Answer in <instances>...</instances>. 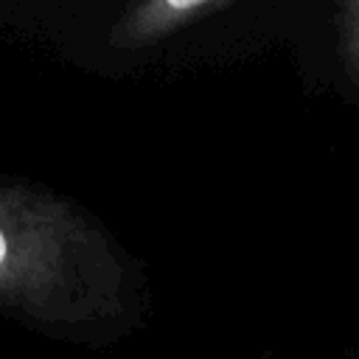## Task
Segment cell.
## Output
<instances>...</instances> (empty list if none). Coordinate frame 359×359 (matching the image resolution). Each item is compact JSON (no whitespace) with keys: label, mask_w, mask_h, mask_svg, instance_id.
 <instances>
[{"label":"cell","mask_w":359,"mask_h":359,"mask_svg":"<svg viewBox=\"0 0 359 359\" xmlns=\"http://www.w3.org/2000/svg\"><path fill=\"white\" fill-rule=\"evenodd\" d=\"M3 258H6V236L0 233V264H3Z\"/></svg>","instance_id":"obj_1"}]
</instances>
